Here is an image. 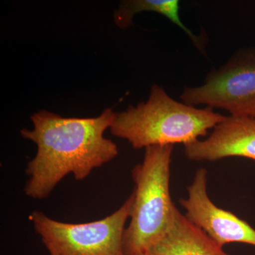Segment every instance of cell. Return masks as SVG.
<instances>
[{
    "label": "cell",
    "mask_w": 255,
    "mask_h": 255,
    "mask_svg": "<svg viewBox=\"0 0 255 255\" xmlns=\"http://www.w3.org/2000/svg\"><path fill=\"white\" fill-rule=\"evenodd\" d=\"M116 114L110 108L94 118H64L46 110L33 114V130H21L23 138L37 146L36 155L26 170L29 177L26 195L45 199L68 174L83 180L94 169L117 157V144L104 137Z\"/></svg>",
    "instance_id": "obj_1"
},
{
    "label": "cell",
    "mask_w": 255,
    "mask_h": 255,
    "mask_svg": "<svg viewBox=\"0 0 255 255\" xmlns=\"http://www.w3.org/2000/svg\"><path fill=\"white\" fill-rule=\"evenodd\" d=\"M226 117L213 109H197L177 102L162 87L153 84L145 102L116 114L112 135L125 139L135 149L150 146L184 145L207 135Z\"/></svg>",
    "instance_id": "obj_2"
},
{
    "label": "cell",
    "mask_w": 255,
    "mask_h": 255,
    "mask_svg": "<svg viewBox=\"0 0 255 255\" xmlns=\"http://www.w3.org/2000/svg\"><path fill=\"white\" fill-rule=\"evenodd\" d=\"M174 145L146 147L142 163L132 170L134 201L124 233L125 255H143L170 227L177 209L169 191Z\"/></svg>",
    "instance_id": "obj_3"
},
{
    "label": "cell",
    "mask_w": 255,
    "mask_h": 255,
    "mask_svg": "<svg viewBox=\"0 0 255 255\" xmlns=\"http://www.w3.org/2000/svg\"><path fill=\"white\" fill-rule=\"evenodd\" d=\"M133 201L132 192L120 209L94 222H59L40 211L32 213L29 219L49 253L58 255H125L124 233Z\"/></svg>",
    "instance_id": "obj_4"
},
{
    "label": "cell",
    "mask_w": 255,
    "mask_h": 255,
    "mask_svg": "<svg viewBox=\"0 0 255 255\" xmlns=\"http://www.w3.org/2000/svg\"><path fill=\"white\" fill-rule=\"evenodd\" d=\"M181 100L188 105L222 109L233 117L255 119V48H242L200 86L185 87Z\"/></svg>",
    "instance_id": "obj_5"
},
{
    "label": "cell",
    "mask_w": 255,
    "mask_h": 255,
    "mask_svg": "<svg viewBox=\"0 0 255 255\" xmlns=\"http://www.w3.org/2000/svg\"><path fill=\"white\" fill-rule=\"evenodd\" d=\"M187 190V199L179 201L186 210V217L219 246L223 248L233 243L255 246V229L232 212L216 206L210 199L205 169L196 172Z\"/></svg>",
    "instance_id": "obj_6"
},
{
    "label": "cell",
    "mask_w": 255,
    "mask_h": 255,
    "mask_svg": "<svg viewBox=\"0 0 255 255\" xmlns=\"http://www.w3.org/2000/svg\"><path fill=\"white\" fill-rule=\"evenodd\" d=\"M188 158L213 161L229 157L255 159V119L226 117L205 140L184 145Z\"/></svg>",
    "instance_id": "obj_7"
},
{
    "label": "cell",
    "mask_w": 255,
    "mask_h": 255,
    "mask_svg": "<svg viewBox=\"0 0 255 255\" xmlns=\"http://www.w3.org/2000/svg\"><path fill=\"white\" fill-rule=\"evenodd\" d=\"M143 255H231L176 209L163 237Z\"/></svg>",
    "instance_id": "obj_8"
},
{
    "label": "cell",
    "mask_w": 255,
    "mask_h": 255,
    "mask_svg": "<svg viewBox=\"0 0 255 255\" xmlns=\"http://www.w3.org/2000/svg\"><path fill=\"white\" fill-rule=\"evenodd\" d=\"M143 11L157 13L168 18L171 22L187 34L199 53L207 58L206 46L208 38L205 31L196 35L182 22L178 0H126L121 1L118 9L114 11V22L121 28L130 27L133 24L134 16Z\"/></svg>",
    "instance_id": "obj_9"
},
{
    "label": "cell",
    "mask_w": 255,
    "mask_h": 255,
    "mask_svg": "<svg viewBox=\"0 0 255 255\" xmlns=\"http://www.w3.org/2000/svg\"><path fill=\"white\" fill-rule=\"evenodd\" d=\"M50 255H57L56 253H50Z\"/></svg>",
    "instance_id": "obj_10"
}]
</instances>
